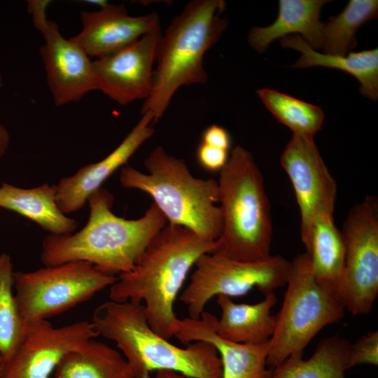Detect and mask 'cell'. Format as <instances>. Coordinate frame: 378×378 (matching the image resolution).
<instances>
[{
    "label": "cell",
    "instance_id": "cell-1",
    "mask_svg": "<svg viewBox=\"0 0 378 378\" xmlns=\"http://www.w3.org/2000/svg\"><path fill=\"white\" fill-rule=\"evenodd\" d=\"M218 240H206L189 228L167 223L151 240L134 267L120 274L109 300L141 303L150 327L169 340L178 318L175 300L188 274L204 254L216 251Z\"/></svg>",
    "mask_w": 378,
    "mask_h": 378
},
{
    "label": "cell",
    "instance_id": "cell-2",
    "mask_svg": "<svg viewBox=\"0 0 378 378\" xmlns=\"http://www.w3.org/2000/svg\"><path fill=\"white\" fill-rule=\"evenodd\" d=\"M90 217L78 232L46 236L41 260L45 266L69 261L91 263L97 270L115 276L132 270L154 237L167 220L153 203L137 219H125L112 212L114 198L101 187L88 200Z\"/></svg>",
    "mask_w": 378,
    "mask_h": 378
},
{
    "label": "cell",
    "instance_id": "cell-3",
    "mask_svg": "<svg viewBox=\"0 0 378 378\" xmlns=\"http://www.w3.org/2000/svg\"><path fill=\"white\" fill-rule=\"evenodd\" d=\"M91 322L99 335L115 343L135 378H150L151 372L162 370L191 378H222L221 360L213 344H173L150 327L141 303L109 300L95 309Z\"/></svg>",
    "mask_w": 378,
    "mask_h": 378
},
{
    "label": "cell",
    "instance_id": "cell-4",
    "mask_svg": "<svg viewBox=\"0 0 378 378\" xmlns=\"http://www.w3.org/2000/svg\"><path fill=\"white\" fill-rule=\"evenodd\" d=\"M225 8L223 0L190 1L162 34L155 52L152 89L141 111V114H151L154 123L181 86L206 83L204 56L227 27L228 20L220 17Z\"/></svg>",
    "mask_w": 378,
    "mask_h": 378
},
{
    "label": "cell",
    "instance_id": "cell-5",
    "mask_svg": "<svg viewBox=\"0 0 378 378\" xmlns=\"http://www.w3.org/2000/svg\"><path fill=\"white\" fill-rule=\"evenodd\" d=\"M148 173L132 167L122 168V187L146 192L167 223L184 226L200 237L217 241L223 232L218 181L195 177L186 162L168 154L162 146L144 160Z\"/></svg>",
    "mask_w": 378,
    "mask_h": 378
},
{
    "label": "cell",
    "instance_id": "cell-6",
    "mask_svg": "<svg viewBox=\"0 0 378 378\" xmlns=\"http://www.w3.org/2000/svg\"><path fill=\"white\" fill-rule=\"evenodd\" d=\"M217 181L223 232L214 253L244 262L269 258L272 238L270 205L252 154L240 146L234 148Z\"/></svg>",
    "mask_w": 378,
    "mask_h": 378
},
{
    "label": "cell",
    "instance_id": "cell-7",
    "mask_svg": "<svg viewBox=\"0 0 378 378\" xmlns=\"http://www.w3.org/2000/svg\"><path fill=\"white\" fill-rule=\"evenodd\" d=\"M287 289L269 340L267 365L272 370L304 349L325 326L340 321L345 308L337 289L319 282L304 253L291 261Z\"/></svg>",
    "mask_w": 378,
    "mask_h": 378
},
{
    "label": "cell",
    "instance_id": "cell-8",
    "mask_svg": "<svg viewBox=\"0 0 378 378\" xmlns=\"http://www.w3.org/2000/svg\"><path fill=\"white\" fill-rule=\"evenodd\" d=\"M116 279L82 260L15 272V298L24 322L48 320L88 300Z\"/></svg>",
    "mask_w": 378,
    "mask_h": 378
},
{
    "label": "cell",
    "instance_id": "cell-9",
    "mask_svg": "<svg viewBox=\"0 0 378 378\" xmlns=\"http://www.w3.org/2000/svg\"><path fill=\"white\" fill-rule=\"evenodd\" d=\"M188 286L179 296L189 318H199L214 297H237L257 288L266 295L286 285L291 262L280 255L244 262L217 253L202 255L195 262Z\"/></svg>",
    "mask_w": 378,
    "mask_h": 378
},
{
    "label": "cell",
    "instance_id": "cell-10",
    "mask_svg": "<svg viewBox=\"0 0 378 378\" xmlns=\"http://www.w3.org/2000/svg\"><path fill=\"white\" fill-rule=\"evenodd\" d=\"M341 232L345 258L337 287L353 316L370 312L378 295V200L368 195L349 211Z\"/></svg>",
    "mask_w": 378,
    "mask_h": 378
},
{
    "label": "cell",
    "instance_id": "cell-11",
    "mask_svg": "<svg viewBox=\"0 0 378 378\" xmlns=\"http://www.w3.org/2000/svg\"><path fill=\"white\" fill-rule=\"evenodd\" d=\"M50 1H27V10L45 43L40 48L46 80L55 105L60 106L81 99L97 90L92 61L77 45L61 34L58 25L48 20L46 10Z\"/></svg>",
    "mask_w": 378,
    "mask_h": 378
},
{
    "label": "cell",
    "instance_id": "cell-12",
    "mask_svg": "<svg viewBox=\"0 0 378 378\" xmlns=\"http://www.w3.org/2000/svg\"><path fill=\"white\" fill-rule=\"evenodd\" d=\"M99 336L93 323L80 321L54 327L48 320L25 322L23 333L0 378H50L62 359Z\"/></svg>",
    "mask_w": 378,
    "mask_h": 378
},
{
    "label": "cell",
    "instance_id": "cell-13",
    "mask_svg": "<svg viewBox=\"0 0 378 378\" xmlns=\"http://www.w3.org/2000/svg\"><path fill=\"white\" fill-rule=\"evenodd\" d=\"M280 163L295 191L304 244L315 216L321 213L333 214L337 183L319 153L314 136L293 134L281 153Z\"/></svg>",
    "mask_w": 378,
    "mask_h": 378
},
{
    "label": "cell",
    "instance_id": "cell-14",
    "mask_svg": "<svg viewBox=\"0 0 378 378\" xmlns=\"http://www.w3.org/2000/svg\"><path fill=\"white\" fill-rule=\"evenodd\" d=\"M161 36L159 24L129 46L92 61L97 90L121 106L146 99L153 86V67Z\"/></svg>",
    "mask_w": 378,
    "mask_h": 378
},
{
    "label": "cell",
    "instance_id": "cell-15",
    "mask_svg": "<svg viewBox=\"0 0 378 378\" xmlns=\"http://www.w3.org/2000/svg\"><path fill=\"white\" fill-rule=\"evenodd\" d=\"M80 18L81 31L69 39L97 59L122 49L160 24L156 13L132 16L123 4H108L97 11H83Z\"/></svg>",
    "mask_w": 378,
    "mask_h": 378
},
{
    "label": "cell",
    "instance_id": "cell-16",
    "mask_svg": "<svg viewBox=\"0 0 378 378\" xmlns=\"http://www.w3.org/2000/svg\"><path fill=\"white\" fill-rule=\"evenodd\" d=\"M154 118L142 114L122 141L102 160L82 167L74 175L62 178L57 186L56 203L64 214L83 208L88 198L119 167L127 163L139 148L155 132Z\"/></svg>",
    "mask_w": 378,
    "mask_h": 378
},
{
    "label": "cell",
    "instance_id": "cell-17",
    "mask_svg": "<svg viewBox=\"0 0 378 378\" xmlns=\"http://www.w3.org/2000/svg\"><path fill=\"white\" fill-rule=\"evenodd\" d=\"M217 318L204 311L197 319L178 318L174 337L188 344L206 342L218 351L222 363V378H270L267 368L269 341L258 344H239L218 337L215 332Z\"/></svg>",
    "mask_w": 378,
    "mask_h": 378
},
{
    "label": "cell",
    "instance_id": "cell-18",
    "mask_svg": "<svg viewBox=\"0 0 378 378\" xmlns=\"http://www.w3.org/2000/svg\"><path fill=\"white\" fill-rule=\"evenodd\" d=\"M276 302L274 292L265 295L255 304L236 303L230 297L217 296L221 315L215 325L216 335L239 344H258L269 341L276 326L272 309Z\"/></svg>",
    "mask_w": 378,
    "mask_h": 378
},
{
    "label": "cell",
    "instance_id": "cell-19",
    "mask_svg": "<svg viewBox=\"0 0 378 378\" xmlns=\"http://www.w3.org/2000/svg\"><path fill=\"white\" fill-rule=\"evenodd\" d=\"M326 0H280L276 20L267 27H253L248 36L251 47L264 52L276 39L298 34L313 49H321L322 27L320 13Z\"/></svg>",
    "mask_w": 378,
    "mask_h": 378
},
{
    "label": "cell",
    "instance_id": "cell-20",
    "mask_svg": "<svg viewBox=\"0 0 378 378\" xmlns=\"http://www.w3.org/2000/svg\"><path fill=\"white\" fill-rule=\"evenodd\" d=\"M56 194V185L44 183L33 188H22L3 183L0 187V207L28 218L50 234H72L78 223L59 210Z\"/></svg>",
    "mask_w": 378,
    "mask_h": 378
},
{
    "label": "cell",
    "instance_id": "cell-21",
    "mask_svg": "<svg viewBox=\"0 0 378 378\" xmlns=\"http://www.w3.org/2000/svg\"><path fill=\"white\" fill-rule=\"evenodd\" d=\"M280 43L284 48L295 49L301 53L292 67L324 66L344 71L360 82V92L363 96L374 101L377 99V48L351 52L346 56L326 54L313 49L298 34L280 38Z\"/></svg>",
    "mask_w": 378,
    "mask_h": 378
},
{
    "label": "cell",
    "instance_id": "cell-22",
    "mask_svg": "<svg viewBox=\"0 0 378 378\" xmlns=\"http://www.w3.org/2000/svg\"><path fill=\"white\" fill-rule=\"evenodd\" d=\"M304 245L315 278L337 289L344 269L345 248L332 214L321 213L315 216Z\"/></svg>",
    "mask_w": 378,
    "mask_h": 378
},
{
    "label": "cell",
    "instance_id": "cell-23",
    "mask_svg": "<svg viewBox=\"0 0 378 378\" xmlns=\"http://www.w3.org/2000/svg\"><path fill=\"white\" fill-rule=\"evenodd\" d=\"M55 371V378H135L120 352L94 339L66 354Z\"/></svg>",
    "mask_w": 378,
    "mask_h": 378
},
{
    "label": "cell",
    "instance_id": "cell-24",
    "mask_svg": "<svg viewBox=\"0 0 378 378\" xmlns=\"http://www.w3.org/2000/svg\"><path fill=\"white\" fill-rule=\"evenodd\" d=\"M350 346L347 340L332 335L321 340L307 360L303 356L288 357L272 369L270 378H345Z\"/></svg>",
    "mask_w": 378,
    "mask_h": 378
},
{
    "label": "cell",
    "instance_id": "cell-25",
    "mask_svg": "<svg viewBox=\"0 0 378 378\" xmlns=\"http://www.w3.org/2000/svg\"><path fill=\"white\" fill-rule=\"evenodd\" d=\"M378 1L350 0L344 10L323 23V53L346 56L356 46L358 28L377 16Z\"/></svg>",
    "mask_w": 378,
    "mask_h": 378
},
{
    "label": "cell",
    "instance_id": "cell-26",
    "mask_svg": "<svg viewBox=\"0 0 378 378\" xmlns=\"http://www.w3.org/2000/svg\"><path fill=\"white\" fill-rule=\"evenodd\" d=\"M257 94L267 110L293 134L314 136L321 129L324 114L319 106L269 88L258 90Z\"/></svg>",
    "mask_w": 378,
    "mask_h": 378
},
{
    "label": "cell",
    "instance_id": "cell-27",
    "mask_svg": "<svg viewBox=\"0 0 378 378\" xmlns=\"http://www.w3.org/2000/svg\"><path fill=\"white\" fill-rule=\"evenodd\" d=\"M14 271L9 255H0V354L3 365L11 358L22 337L25 322L14 294ZM3 367V366H2Z\"/></svg>",
    "mask_w": 378,
    "mask_h": 378
},
{
    "label": "cell",
    "instance_id": "cell-28",
    "mask_svg": "<svg viewBox=\"0 0 378 378\" xmlns=\"http://www.w3.org/2000/svg\"><path fill=\"white\" fill-rule=\"evenodd\" d=\"M378 365V331L369 332L350 346L349 368L358 365Z\"/></svg>",
    "mask_w": 378,
    "mask_h": 378
},
{
    "label": "cell",
    "instance_id": "cell-29",
    "mask_svg": "<svg viewBox=\"0 0 378 378\" xmlns=\"http://www.w3.org/2000/svg\"><path fill=\"white\" fill-rule=\"evenodd\" d=\"M197 159L209 172L220 171L228 160V151L200 142L197 148Z\"/></svg>",
    "mask_w": 378,
    "mask_h": 378
},
{
    "label": "cell",
    "instance_id": "cell-30",
    "mask_svg": "<svg viewBox=\"0 0 378 378\" xmlns=\"http://www.w3.org/2000/svg\"><path fill=\"white\" fill-rule=\"evenodd\" d=\"M201 142L227 151L231 146L229 132L224 127L215 124L204 130Z\"/></svg>",
    "mask_w": 378,
    "mask_h": 378
},
{
    "label": "cell",
    "instance_id": "cell-31",
    "mask_svg": "<svg viewBox=\"0 0 378 378\" xmlns=\"http://www.w3.org/2000/svg\"><path fill=\"white\" fill-rule=\"evenodd\" d=\"M9 144V135L6 128L0 123V160L5 154Z\"/></svg>",
    "mask_w": 378,
    "mask_h": 378
},
{
    "label": "cell",
    "instance_id": "cell-32",
    "mask_svg": "<svg viewBox=\"0 0 378 378\" xmlns=\"http://www.w3.org/2000/svg\"><path fill=\"white\" fill-rule=\"evenodd\" d=\"M155 378H191L172 370H158Z\"/></svg>",
    "mask_w": 378,
    "mask_h": 378
},
{
    "label": "cell",
    "instance_id": "cell-33",
    "mask_svg": "<svg viewBox=\"0 0 378 378\" xmlns=\"http://www.w3.org/2000/svg\"><path fill=\"white\" fill-rule=\"evenodd\" d=\"M3 363H4V359H3L2 356L0 354V372H1V368H2V366H3Z\"/></svg>",
    "mask_w": 378,
    "mask_h": 378
},
{
    "label": "cell",
    "instance_id": "cell-34",
    "mask_svg": "<svg viewBox=\"0 0 378 378\" xmlns=\"http://www.w3.org/2000/svg\"><path fill=\"white\" fill-rule=\"evenodd\" d=\"M1 75L0 74V86H1Z\"/></svg>",
    "mask_w": 378,
    "mask_h": 378
},
{
    "label": "cell",
    "instance_id": "cell-35",
    "mask_svg": "<svg viewBox=\"0 0 378 378\" xmlns=\"http://www.w3.org/2000/svg\"><path fill=\"white\" fill-rule=\"evenodd\" d=\"M13 378H17V377H13Z\"/></svg>",
    "mask_w": 378,
    "mask_h": 378
}]
</instances>
